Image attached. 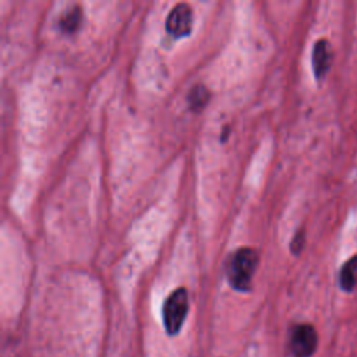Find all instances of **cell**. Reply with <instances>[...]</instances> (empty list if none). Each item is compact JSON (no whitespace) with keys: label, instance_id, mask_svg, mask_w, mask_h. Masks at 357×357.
Returning <instances> with one entry per match:
<instances>
[{"label":"cell","instance_id":"277c9868","mask_svg":"<svg viewBox=\"0 0 357 357\" xmlns=\"http://www.w3.org/2000/svg\"><path fill=\"white\" fill-rule=\"evenodd\" d=\"M192 29V10L188 4L180 3L176 4L167 18H166V31L173 38H184L191 33Z\"/></svg>","mask_w":357,"mask_h":357},{"label":"cell","instance_id":"7a4b0ae2","mask_svg":"<svg viewBox=\"0 0 357 357\" xmlns=\"http://www.w3.org/2000/svg\"><path fill=\"white\" fill-rule=\"evenodd\" d=\"M188 314V293L184 287L173 290L163 303L162 319L169 336H176L183 328Z\"/></svg>","mask_w":357,"mask_h":357},{"label":"cell","instance_id":"3957f363","mask_svg":"<svg viewBox=\"0 0 357 357\" xmlns=\"http://www.w3.org/2000/svg\"><path fill=\"white\" fill-rule=\"evenodd\" d=\"M318 346V333L311 324H296L289 333L290 357H311Z\"/></svg>","mask_w":357,"mask_h":357},{"label":"cell","instance_id":"ba28073f","mask_svg":"<svg viewBox=\"0 0 357 357\" xmlns=\"http://www.w3.org/2000/svg\"><path fill=\"white\" fill-rule=\"evenodd\" d=\"M209 100V91L204 85H195L188 93V105L192 110H201Z\"/></svg>","mask_w":357,"mask_h":357},{"label":"cell","instance_id":"8992f818","mask_svg":"<svg viewBox=\"0 0 357 357\" xmlns=\"http://www.w3.org/2000/svg\"><path fill=\"white\" fill-rule=\"evenodd\" d=\"M357 286V254L350 257L339 271V287L344 293H351Z\"/></svg>","mask_w":357,"mask_h":357},{"label":"cell","instance_id":"52a82bcc","mask_svg":"<svg viewBox=\"0 0 357 357\" xmlns=\"http://www.w3.org/2000/svg\"><path fill=\"white\" fill-rule=\"evenodd\" d=\"M82 21V13L79 6H73L71 8L66 10L61 18L59 20V26L66 33H74Z\"/></svg>","mask_w":357,"mask_h":357},{"label":"cell","instance_id":"9c48e42d","mask_svg":"<svg viewBox=\"0 0 357 357\" xmlns=\"http://www.w3.org/2000/svg\"><path fill=\"white\" fill-rule=\"evenodd\" d=\"M304 244H305V233H304V229H300L296 231V234L290 241V251L294 255H298L303 251Z\"/></svg>","mask_w":357,"mask_h":357},{"label":"cell","instance_id":"5b68a950","mask_svg":"<svg viewBox=\"0 0 357 357\" xmlns=\"http://www.w3.org/2000/svg\"><path fill=\"white\" fill-rule=\"evenodd\" d=\"M311 64L315 79H324L332 66V50L326 39H319L314 43L311 53Z\"/></svg>","mask_w":357,"mask_h":357},{"label":"cell","instance_id":"6da1fadb","mask_svg":"<svg viewBox=\"0 0 357 357\" xmlns=\"http://www.w3.org/2000/svg\"><path fill=\"white\" fill-rule=\"evenodd\" d=\"M258 265V255L252 248L236 250L226 265V276L230 286L241 293L250 291L252 278Z\"/></svg>","mask_w":357,"mask_h":357}]
</instances>
